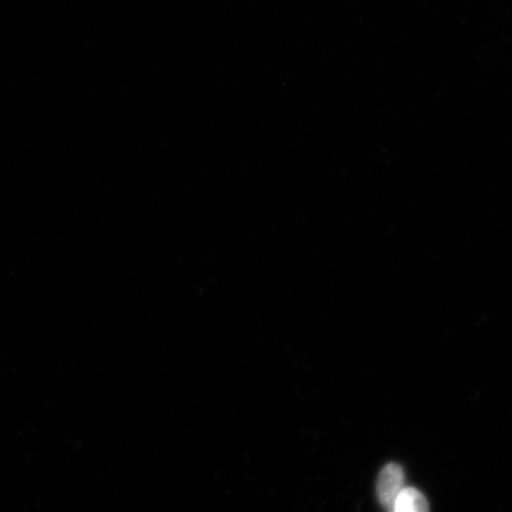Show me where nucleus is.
<instances>
[{
    "instance_id": "f03ea898",
    "label": "nucleus",
    "mask_w": 512,
    "mask_h": 512,
    "mask_svg": "<svg viewBox=\"0 0 512 512\" xmlns=\"http://www.w3.org/2000/svg\"><path fill=\"white\" fill-rule=\"evenodd\" d=\"M427 510V499L414 488H403L399 496L396 497L394 504L396 512H426Z\"/></svg>"
},
{
    "instance_id": "f257e3e1",
    "label": "nucleus",
    "mask_w": 512,
    "mask_h": 512,
    "mask_svg": "<svg viewBox=\"0 0 512 512\" xmlns=\"http://www.w3.org/2000/svg\"><path fill=\"white\" fill-rule=\"evenodd\" d=\"M405 483V473L398 464H388L383 467L377 480V496L384 509L394 511L396 497L399 496Z\"/></svg>"
}]
</instances>
